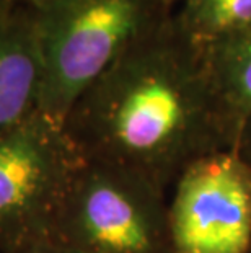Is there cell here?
<instances>
[{"mask_svg": "<svg viewBox=\"0 0 251 253\" xmlns=\"http://www.w3.org/2000/svg\"><path fill=\"white\" fill-rule=\"evenodd\" d=\"M41 79L33 10L0 8V132L38 110Z\"/></svg>", "mask_w": 251, "mask_h": 253, "instance_id": "6", "label": "cell"}, {"mask_svg": "<svg viewBox=\"0 0 251 253\" xmlns=\"http://www.w3.org/2000/svg\"><path fill=\"white\" fill-rule=\"evenodd\" d=\"M64 129L83 160L129 170L163 191L196 160L238 142L201 47L173 15L78 96Z\"/></svg>", "mask_w": 251, "mask_h": 253, "instance_id": "1", "label": "cell"}, {"mask_svg": "<svg viewBox=\"0 0 251 253\" xmlns=\"http://www.w3.org/2000/svg\"><path fill=\"white\" fill-rule=\"evenodd\" d=\"M173 18L179 30L204 49L251 25V0H181Z\"/></svg>", "mask_w": 251, "mask_h": 253, "instance_id": "8", "label": "cell"}, {"mask_svg": "<svg viewBox=\"0 0 251 253\" xmlns=\"http://www.w3.org/2000/svg\"><path fill=\"white\" fill-rule=\"evenodd\" d=\"M51 240L73 253H173L167 191L129 170L83 160Z\"/></svg>", "mask_w": 251, "mask_h": 253, "instance_id": "3", "label": "cell"}, {"mask_svg": "<svg viewBox=\"0 0 251 253\" xmlns=\"http://www.w3.org/2000/svg\"><path fill=\"white\" fill-rule=\"evenodd\" d=\"M237 150L242 155L243 160L251 167V118L245 121V125L240 129Z\"/></svg>", "mask_w": 251, "mask_h": 253, "instance_id": "10", "label": "cell"}, {"mask_svg": "<svg viewBox=\"0 0 251 253\" xmlns=\"http://www.w3.org/2000/svg\"><path fill=\"white\" fill-rule=\"evenodd\" d=\"M8 253H73V252L69 250L67 247L57 244L56 240L47 239V240H39L35 242V244L20 247V249Z\"/></svg>", "mask_w": 251, "mask_h": 253, "instance_id": "9", "label": "cell"}, {"mask_svg": "<svg viewBox=\"0 0 251 253\" xmlns=\"http://www.w3.org/2000/svg\"><path fill=\"white\" fill-rule=\"evenodd\" d=\"M83 159L41 110L0 132V253L51 239Z\"/></svg>", "mask_w": 251, "mask_h": 253, "instance_id": "4", "label": "cell"}, {"mask_svg": "<svg viewBox=\"0 0 251 253\" xmlns=\"http://www.w3.org/2000/svg\"><path fill=\"white\" fill-rule=\"evenodd\" d=\"M201 51L218 100L240 134L251 118V25Z\"/></svg>", "mask_w": 251, "mask_h": 253, "instance_id": "7", "label": "cell"}, {"mask_svg": "<svg viewBox=\"0 0 251 253\" xmlns=\"http://www.w3.org/2000/svg\"><path fill=\"white\" fill-rule=\"evenodd\" d=\"M176 2H181V0H165V3H167L170 8H172V7H173V5H175Z\"/></svg>", "mask_w": 251, "mask_h": 253, "instance_id": "12", "label": "cell"}, {"mask_svg": "<svg viewBox=\"0 0 251 253\" xmlns=\"http://www.w3.org/2000/svg\"><path fill=\"white\" fill-rule=\"evenodd\" d=\"M31 10L42 67L38 110L61 125L132 42L173 15L165 0H42Z\"/></svg>", "mask_w": 251, "mask_h": 253, "instance_id": "2", "label": "cell"}, {"mask_svg": "<svg viewBox=\"0 0 251 253\" xmlns=\"http://www.w3.org/2000/svg\"><path fill=\"white\" fill-rule=\"evenodd\" d=\"M173 253H251V167L237 149L191 164L168 201Z\"/></svg>", "mask_w": 251, "mask_h": 253, "instance_id": "5", "label": "cell"}, {"mask_svg": "<svg viewBox=\"0 0 251 253\" xmlns=\"http://www.w3.org/2000/svg\"><path fill=\"white\" fill-rule=\"evenodd\" d=\"M42 0H0V8H17V7H30L33 8Z\"/></svg>", "mask_w": 251, "mask_h": 253, "instance_id": "11", "label": "cell"}]
</instances>
